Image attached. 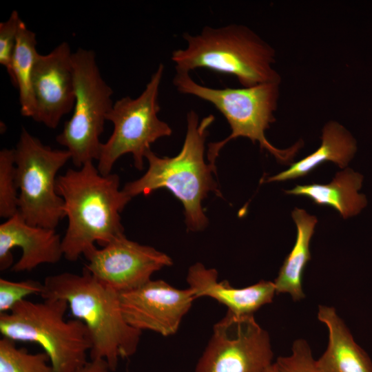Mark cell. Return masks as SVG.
I'll return each instance as SVG.
<instances>
[{
	"mask_svg": "<svg viewBox=\"0 0 372 372\" xmlns=\"http://www.w3.org/2000/svg\"><path fill=\"white\" fill-rule=\"evenodd\" d=\"M43 284L28 279L12 281L0 278V313H8L21 301L30 295H40Z\"/></svg>",
	"mask_w": 372,
	"mask_h": 372,
	"instance_id": "cell-23",
	"label": "cell"
},
{
	"mask_svg": "<svg viewBox=\"0 0 372 372\" xmlns=\"http://www.w3.org/2000/svg\"><path fill=\"white\" fill-rule=\"evenodd\" d=\"M318 319L328 331V344L316 360L320 372H372L368 354L354 340L343 320L333 307L320 305Z\"/></svg>",
	"mask_w": 372,
	"mask_h": 372,
	"instance_id": "cell-16",
	"label": "cell"
},
{
	"mask_svg": "<svg viewBox=\"0 0 372 372\" xmlns=\"http://www.w3.org/2000/svg\"><path fill=\"white\" fill-rule=\"evenodd\" d=\"M362 178L359 173L346 168L329 184L298 185L285 193L307 197L318 205L330 206L346 219L358 214L366 205L365 196L358 192Z\"/></svg>",
	"mask_w": 372,
	"mask_h": 372,
	"instance_id": "cell-17",
	"label": "cell"
},
{
	"mask_svg": "<svg viewBox=\"0 0 372 372\" xmlns=\"http://www.w3.org/2000/svg\"><path fill=\"white\" fill-rule=\"evenodd\" d=\"M118 296L121 311L130 326L163 336L177 332L196 299L189 288L177 289L163 280H150Z\"/></svg>",
	"mask_w": 372,
	"mask_h": 372,
	"instance_id": "cell-12",
	"label": "cell"
},
{
	"mask_svg": "<svg viewBox=\"0 0 372 372\" xmlns=\"http://www.w3.org/2000/svg\"><path fill=\"white\" fill-rule=\"evenodd\" d=\"M107 363L101 359L88 360L76 372H111Z\"/></svg>",
	"mask_w": 372,
	"mask_h": 372,
	"instance_id": "cell-26",
	"label": "cell"
},
{
	"mask_svg": "<svg viewBox=\"0 0 372 372\" xmlns=\"http://www.w3.org/2000/svg\"><path fill=\"white\" fill-rule=\"evenodd\" d=\"M72 53L62 42L47 54H40L32 75L34 110L32 119L55 129L75 101Z\"/></svg>",
	"mask_w": 372,
	"mask_h": 372,
	"instance_id": "cell-13",
	"label": "cell"
},
{
	"mask_svg": "<svg viewBox=\"0 0 372 372\" xmlns=\"http://www.w3.org/2000/svg\"><path fill=\"white\" fill-rule=\"evenodd\" d=\"M321 140L320 146L315 152L266 181H285L303 177L328 161L340 168L346 167L356 151L355 141L351 134L341 124L331 121L324 125Z\"/></svg>",
	"mask_w": 372,
	"mask_h": 372,
	"instance_id": "cell-18",
	"label": "cell"
},
{
	"mask_svg": "<svg viewBox=\"0 0 372 372\" xmlns=\"http://www.w3.org/2000/svg\"><path fill=\"white\" fill-rule=\"evenodd\" d=\"M173 84L178 92L212 104L230 127L229 136L208 145L207 156L209 163L213 165L221 149L238 137L247 138L254 144L258 143L261 149L267 150L281 163L291 161L302 145L300 141L287 149H280L265 136V131L276 121L274 112L280 96L279 82L238 88H214L196 83L189 72L176 71Z\"/></svg>",
	"mask_w": 372,
	"mask_h": 372,
	"instance_id": "cell-5",
	"label": "cell"
},
{
	"mask_svg": "<svg viewBox=\"0 0 372 372\" xmlns=\"http://www.w3.org/2000/svg\"><path fill=\"white\" fill-rule=\"evenodd\" d=\"M83 256L87 261L85 267L92 275L118 293L142 286L156 271L173 264L166 254L125 235L101 249L95 246Z\"/></svg>",
	"mask_w": 372,
	"mask_h": 372,
	"instance_id": "cell-11",
	"label": "cell"
},
{
	"mask_svg": "<svg viewBox=\"0 0 372 372\" xmlns=\"http://www.w3.org/2000/svg\"><path fill=\"white\" fill-rule=\"evenodd\" d=\"M40 54L37 50V39L21 20L17 43L12 61L11 81L19 90L21 114L32 118L34 103L32 93V75Z\"/></svg>",
	"mask_w": 372,
	"mask_h": 372,
	"instance_id": "cell-20",
	"label": "cell"
},
{
	"mask_svg": "<svg viewBox=\"0 0 372 372\" xmlns=\"http://www.w3.org/2000/svg\"><path fill=\"white\" fill-rule=\"evenodd\" d=\"M0 372H53L45 352L31 353L18 348L15 342L3 337L0 340Z\"/></svg>",
	"mask_w": 372,
	"mask_h": 372,
	"instance_id": "cell-21",
	"label": "cell"
},
{
	"mask_svg": "<svg viewBox=\"0 0 372 372\" xmlns=\"http://www.w3.org/2000/svg\"><path fill=\"white\" fill-rule=\"evenodd\" d=\"M14 149L0 151V216L10 218L18 213Z\"/></svg>",
	"mask_w": 372,
	"mask_h": 372,
	"instance_id": "cell-22",
	"label": "cell"
},
{
	"mask_svg": "<svg viewBox=\"0 0 372 372\" xmlns=\"http://www.w3.org/2000/svg\"><path fill=\"white\" fill-rule=\"evenodd\" d=\"M291 216L297 229L296 242L273 282L276 294L288 293L294 301H299L305 297L302 278L311 259L310 242L318 220L304 209L297 207L291 212Z\"/></svg>",
	"mask_w": 372,
	"mask_h": 372,
	"instance_id": "cell-19",
	"label": "cell"
},
{
	"mask_svg": "<svg viewBox=\"0 0 372 372\" xmlns=\"http://www.w3.org/2000/svg\"><path fill=\"white\" fill-rule=\"evenodd\" d=\"M68 309L63 299L23 300L10 311L0 313V332L14 342L39 344L53 372H76L88 361L92 341L81 320L65 318Z\"/></svg>",
	"mask_w": 372,
	"mask_h": 372,
	"instance_id": "cell-6",
	"label": "cell"
},
{
	"mask_svg": "<svg viewBox=\"0 0 372 372\" xmlns=\"http://www.w3.org/2000/svg\"><path fill=\"white\" fill-rule=\"evenodd\" d=\"M273 356L269 335L254 315L227 311L214 324L194 372H264Z\"/></svg>",
	"mask_w": 372,
	"mask_h": 372,
	"instance_id": "cell-10",
	"label": "cell"
},
{
	"mask_svg": "<svg viewBox=\"0 0 372 372\" xmlns=\"http://www.w3.org/2000/svg\"><path fill=\"white\" fill-rule=\"evenodd\" d=\"M119 185L116 174L102 175L93 162L57 177L56 189L68 221L62 238L68 260H77L95 243L104 247L125 235L120 214L132 198Z\"/></svg>",
	"mask_w": 372,
	"mask_h": 372,
	"instance_id": "cell-1",
	"label": "cell"
},
{
	"mask_svg": "<svg viewBox=\"0 0 372 372\" xmlns=\"http://www.w3.org/2000/svg\"><path fill=\"white\" fill-rule=\"evenodd\" d=\"M264 372H279L276 364L274 362L269 366Z\"/></svg>",
	"mask_w": 372,
	"mask_h": 372,
	"instance_id": "cell-27",
	"label": "cell"
},
{
	"mask_svg": "<svg viewBox=\"0 0 372 372\" xmlns=\"http://www.w3.org/2000/svg\"><path fill=\"white\" fill-rule=\"evenodd\" d=\"M21 20L18 12L13 10L6 21L0 23V64L6 68L10 77Z\"/></svg>",
	"mask_w": 372,
	"mask_h": 372,
	"instance_id": "cell-25",
	"label": "cell"
},
{
	"mask_svg": "<svg viewBox=\"0 0 372 372\" xmlns=\"http://www.w3.org/2000/svg\"><path fill=\"white\" fill-rule=\"evenodd\" d=\"M184 49L172 52L176 71L205 68L235 76L242 87L281 82L273 68L275 50L246 25L205 26L200 33L183 34Z\"/></svg>",
	"mask_w": 372,
	"mask_h": 372,
	"instance_id": "cell-4",
	"label": "cell"
},
{
	"mask_svg": "<svg viewBox=\"0 0 372 372\" xmlns=\"http://www.w3.org/2000/svg\"><path fill=\"white\" fill-rule=\"evenodd\" d=\"M165 67L160 63L152 74L144 90L136 99L125 96L117 100L106 119L112 123L113 132L102 143L97 168L104 176L111 174L116 161L126 154H132L135 167L141 170L144 158L151 144L171 136L172 130L158 116L161 107L159 90Z\"/></svg>",
	"mask_w": 372,
	"mask_h": 372,
	"instance_id": "cell-7",
	"label": "cell"
},
{
	"mask_svg": "<svg viewBox=\"0 0 372 372\" xmlns=\"http://www.w3.org/2000/svg\"><path fill=\"white\" fill-rule=\"evenodd\" d=\"M63 256L62 239L55 229L31 225L17 213L0 225V269L30 271L54 264Z\"/></svg>",
	"mask_w": 372,
	"mask_h": 372,
	"instance_id": "cell-14",
	"label": "cell"
},
{
	"mask_svg": "<svg viewBox=\"0 0 372 372\" xmlns=\"http://www.w3.org/2000/svg\"><path fill=\"white\" fill-rule=\"evenodd\" d=\"M43 284V299L65 300L73 316L85 324L92 341L91 360H104L113 371L121 358L136 352L142 331L125 320L119 293L98 280L85 267L81 273L49 276Z\"/></svg>",
	"mask_w": 372,
	"mask_h": 372,
	"instance_id": "cell-2",
	"label": "cell"
},
{
	"mask_svg": "<svg viewBox=\"0 0 372 372\" xmlns=\"http://www.w3.org/2000/svg\"><path fill=\"white\" fill-rule=\"evenodd\" d=\"M14 153L18 213L31 225L55 229L65 217L56 174L71 159L70 152L43 145L23 128Z\"/></svg>",
	"mask_w": 372,
	"mask_h": 372,
	"instance_id": "cell-9",
	"label": "cell"
},
{
	"mask_svg": "<svg viewBox=\"0 0 372 372\" xmlns=\"http://www.w3.org/2000/svg\"><path fill=\"white\" fill-rule=\"evenodd\" d=\"M187 130L180 152L174 157H161L151 149L145 158L149 167L144 175L129 182L122 189L131 198L147 195L156 189L170 191L183 205L187 229H204L208 219L202 207V201L209 192L221 196L218 184L213 178L216 166L205 161V142L209 128L215 120L209 114L201 120L194 110L187 114Z\"/></svg>",
	"mask_w": 372,
	"mask_h": 372,
	"instance_id": "cell-3",
	"label": "cell"
},
{
	"mask_svg": "<svg viewBox=\"0 0 372 372\" xmlns=\"http://www.w3.org/2000/svg\"><path fill=\"white\" fill-rule=\"evenodd\" d=\"M186 280L196 299H214L237 316L254 315L260 307L271 303L276 294L272 281L262 280L243 288L234 287L227 280L219 282L216 269L206 268L200 262L189 267Z\"/></svg>",
	"mask_w": 372,
	"mask_h": 372,
	"instance_id": "cell-15",
	"label": "cell"
},
{
	"mask_svg": "<svg viewBox=\"0 0 372 372\" xmlns=\"http://www.w3.org/2000/svg\"><path fill=\"white\" fill-rule=\"evenodd\" d=\"M75 101L71 118L65 123L56 142L71 155L74 166L81 167L99 160L100 136L114 103L112 88L103 79L94 51L78 48L72 53Z\"/></svg>",
	"mask_w": 372,
	"mask_h": 372,
	"instance_id": "cell-8",
	"label": "cell"
},
{
	"mask_svg": "<svg viewBox=\"0 0 372 372\" xmlns=\"http://www.w3.org/2000/svg\"><path fill=\"white\" fill-rule=\"evenodd\" d=\"M275 363L279 372H320L309 344L304 339L295 340L291 353L278 357Z\"/></svg>",
	"mask_w": 372,
	"mask_h": 372,
	"instance_id": "cell-24",
	"label": "cell"
}]
</instances>
